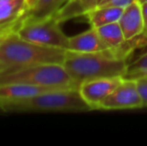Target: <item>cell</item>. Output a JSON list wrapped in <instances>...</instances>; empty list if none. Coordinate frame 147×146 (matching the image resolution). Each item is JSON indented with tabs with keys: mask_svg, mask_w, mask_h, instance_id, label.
<instances>
[{
	"mask_svg": "<svg viewBox=\"0 0 147 146\" xmlns=\"http://www.w3.org/2000/svg\"><path fill=\"white\" fill-rule=\"evenodd\" d=\"M0 72H1V65H0Z\"/></svg>",
	"mask_w": 147,
	"mask_h": 146,
	"instance_id": "22",
	"label": "cell"
},
{
	"mask_svg": "<svg viewBox=\"0 0 147 146\" xmlns=\"http://www.w3.org/2000/svg\"><path fill=\"white\" fill-rule=\"evenodd\" d=\"M136 0H101L97 6H113L118 8H125Z\"/></svg>",
	"mask_w": 147,
	"mask_h": 146,
	"instance_id": "17",
	"label": "cell"
},
{
	"mask_svg": "<svg viewBox=\"0 0 147 146\" xmlns=\"http://www.w3.org/2000/svg\"><path fill=\"white\" fill-rule=\"evenodd\" d=\"M98 5V0H68L55 16L60 22L86 15L87 12Z\"/></svg>",
	"mask_w": 147,
	"mask_h": 146,
	"instance_id": "14",
	"label": "cell"
},
{
	"mask_svg": "<svg viewBox=\"0 0 147 146\" xmlns=\"http://www.w3.org/2000/svg\"><path fill=\"white\" fill-rule=\"evenodd\" d=\"M26 1H27V9H28L31 6H33V4L36 2V0H26Z\"/></svg>",
	"mask_w": 147,
	"mask_h": 146,
	"instance_id": "20",
	"label": "cell"
},
{
	"mask_svg": "<svg viewBox=\"0 0 147 146\" xmlns=\"http://www.w3.org/2000/svg\"><path fill=\"white\" fill-rule=\"evenodd\" d=\"M142 11H143L144 26L141 35L138 36L140 44H141V48L142 47H147V4H142Z\"/></svg>",
	"mask_w": 147,
	"mask_h": 146,
	"instance_id": "18",
	"label": "cell"
},
{
	"mask_svg": "<svg viewBox=\"0 0 147 146\" xmlns=\"http://www.w3.org/2000/svg\"><path fill=\"white\" fill-rule=\"evenodd\" d=\"M66 50L41 46L24 40L16 32L0 36L1 71L43 63L63 64Z\"/></svg>",
	"mask_w": 147,
	"mask_h": 146,
	"instance_id": "2",
	"label": "cell"
},
{
	"mask_svg": "<svg viewBox=\"0 0 147 146\" xmlns=\"http://www.w3.org/2000/svg\"><path fill=\"white\" fill-rule=\"evenodd\" d=\"M96 30L107 49L117 50L121 48L126 42V39L118 22L103 25L96 28Z\"/></svg>",
	"mask_w": 147,
	"mask_h": 146,
	"instance_id": "15",
	"label": "cell"
},
{
	"mask_svg": "<svg viewBox=\"0 0 147 146\" xmlns=\"http://www.w3.org/2000/svg\"><path fill=\"white\" fill-rule=\"evenodd\" d=\"M4 112H83L92 110L79 88H59L40 93L23 101L3 104Z\"/></svg>",
	"mask_w": 147,
	"mask_h": 146,
	"instance_id": "3",
	"label": "cell"
},
{
	"mask_svg": "<svg viewBox=\"0 0 147 146\" xmlns=\"http://www.w3.org/2000/svg\"><path fill=\"white\" fill-rule=\"evenodd\" d=\"M124 77H102L82 82L79 91L92 110H100L102 102L123 81Z\"/></svg>",
	"mask_w": 147,
	"mask_h": 146,
	"instance_id": "7",
	"label": "cell"
},
{
	"mask_svg": "<svg viewBox=\"0 0 147 146\" xmlns=\"http://www.w3.org/2000/svg\"><path fill=\"white\" fill-rule=\"evenodd\" d=\"M142 77H147V51L128 63L125 75V78L129 79H138Z\"/></svg>",
	"mask_w": 147,
	"mask_h": 146,
	"instance_id": "16",
	"label": "cell"
},
{
	"mask_svg": "<svg viewBox=\"0 0 147 146\" xmlns=\"http://www.w3.org/2000/svg\"><path fill=\"white\" fill-rule=\"evenodd\" d=\"M48 90H52V88L17 83L1 84L0 85V106L3 104L12 103V102L23 101Z\"/></svg>",
	"mask_w": 147,
	"mask_h": 146,
	"instance_id": "10",
	"label": "cell"
},
{
	"mask_svg": "<svg viewBox=\"0 0 147 146\" xmlns=\"http://www.w3.org/2000/svg\"><path fill=\"white\" fill-rule=\"evenodd\" d=\"M143 108L136 79L124 77L123 81L102 102L100 110H125Z\"/></svg>",
	"mask_w": 147,
	"mask_h": 146,
	"instance_id": "6",
	"label": "cell"
},
{
	"mask_svg": "<svg viewBox=\"0 0 147 146\" xmlns=\"http://www.w3.org/2000/svg\"><path fill=\"white\" fill-rule=\"evenodd\" d=\"M129 57L116 50L77 53L66 50L63 66L78 86L84 81L102 77H125Z\"/></svg>",
	"mask_w": 147,
	"mask_h": 146,
	"instance_id": "1",
	"label": "cell"
},
{
	"mask_svg": "<svg viewBox=\"0 0 147 146\" xmlns=\"http://www.w3.org/2000/svg\"><path fill=\"white\" fill-rule=\"evenodd\" d=\"M136 81H137L138 90L143 101V107H147V77L138 78L136 79Z\"/></svg>",
	"mask_w": 147,
	"mask_h": 146,
	"instance_id": "19",
	"label": "cell"
},
{
	"mask_svg": "<svg viewBox=\"0 0 147 146\" xmlns=\"http://www.w3.org/2000/svg\"><path fill=\"white\" fill-rule=\"evenodd\" d=\"M26 10V0H0V36L15 32Z\"/></svg>",
	"mask_w": 147,
	"mask_h": 146,
	"instance_id": "8",
	"label": "cell"
},
{
	"mask_svg": "<svg viewBox=\"0 0 147 146\" xmlns=\"http://www.w3.org/2000/svg\"><path fill=\"white\" fill-rule=\"evenodd\" d=\"M118 23L126 40H132L141 35L144 26L142 4L136 0L124 8Z\"/></svg>",
	"mask_w": 147,
	"mask_h": 146,
	"instance_id": "9",
	"label": "cell"
},
{
	"mask_svg": "<svg viewBox=\"0 0 147 146\" xmlns=\"http://www.w3.org/2000/svg\"><path fill=\"white\" fill-rule=\"evenodd\" d=\"M67 1L68 0H36L33 6L28 8L21 17L19 25L26 21H33L56 15Z\"/></svg>",
	"mask_w": 147,
	"mask_h": 146,
	"instance_id": "12",
	"label": "cell"
},
{
	"mask_svg": "<svg viewBox=\"0 0 147 146\" xmlns=\"http://www.w3.org/2000/svg\"><path fill=\"white\" fill-rule=\"evenodd\" d=\"M12 83L28 84L52 89L79 88L64 68L63 64L59 63H43L1 71L0 85Z\"/></svg>",
	"mask_w": 147,
	"mask_h": 146,
	"instance_id": "4",
	"label": "cell"
},
{
	"mask_svg": "<svg viewBox=\"0 0 147 146\" xmlns=\"http://www.w3.org/2000/svg\"><path fill=\"white\" fill-rule=\"evenodd\" d=\"M60 23L61 22L54 15L23 22L15 32L22 39L35 44L67 50L69 37L62 31Z\"/></svg>",
	"mask_w": 147,
	"mask_h": 146,
	"instance_id": "5",
	"label": "cell"
},
{
	"mask_svg": "<svg viewBox=\"0 0 147 146\" xmlns=\"http://www.w3.org/2000/svg\"><path fill=\"white\" fill-rule=\"evenodd\" d=\"M101 1V0H98V4H99V2H100Z\"/></svg>",
	"mask_w": 147,
	"mask_h": 146,
	"instance_id": "23",
	"label": "cell"
},
{
	"mask_svg": "<svg viewBox=\"0 0 147 146\" xmlns=\"http://www.w3.org/2000/svg\"><path fill=\"white\" fill-rule=\"evenodd\" d=\"M124 8L113 6H96L86 13L90 27L98 28L106 24L118 22Z\"/></svg>",
	"mask_w": 147,
	"mask_h": 146,
	"instance_id": "13",
	"label": "cell"
},
{
	"mask_svg": "<svg viewBox=\"0 0 147 146\" xmlns=\"http://www.w3.org/2000/svg\"><path fill=\"white\" fill-rule=\"evenodd\" d=\"M137 1H139L141 4H147V0H137Z\"/></svg>",
	"mask_w": 147,
	"mask_h": 146,
	"instance_id": "21",
	"label": "cell"
},
{
	"mask_svg": "<svg viewBox=\"0 0 147 146\" xmlns=\"http://www.w3.org/2000/svg\"><path fill=\"white\" fill-rule=\"evenodd\" d=\"M105 49L107 48L99 37L96 28L90 27L82 33L69 37L67 50L77 53H92Z\"/></svg>",
	"mask_w": 147,
	"mask_h": 146,
	"instance_id": "11",
	"label": "cell"
}]
</instances>
